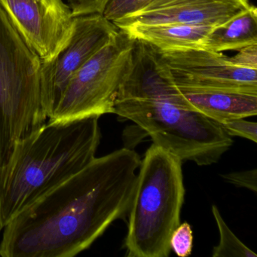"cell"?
Segmentation results:
<instances>
[{"label": "cell", "mask_w": 257, "mask_h": 257, "mask_svg": "<svg viewBox=\"0 0 257 257\" xmlns=\"http://www.w3.org/2000/svg\"><path fill=\"white\" fill-rule=\"evenodd\" d=\"M141 159L131 149L94 158L4 228L3 257H73L128 215Z\"/></svg>", "instance_id": "obj_1"}, {"label": "cell", "mask_w": 257, "mask_h": 257, "mask_svg": "<svg viewBox=\"0 0 257 257\" xmlns=\"http://www.w3.org/2000/svg\"><path fill=\"white\" fill-rule=\"evenodd\" d=\"M178 88L160 50L135 40L113 113L138 124L153 144L182 162L216 163L233 141L219 123L182 107Z\"/></svg>", "instance_id": "obj_2"}, {"label": "cell", "mask_w": 257, "mask_h": 257, "mask_svg": "<svg viewBox=\"0 0 257 257\" xmlns=\"http://www.w3.org/2000/svg\"><path fill=\"white\" fill-rule=\"evenodd\" d=\"M99 117L67 122L46 121L18 141L0 168V222L5 227L46 192L95 158L101 134Z\"/></svg>", "instance_id": "obj_3"}, {"label": "cell", "mask_w": 257, "mask_h": 257, "mask_svg": "<svg viewBox=\"0 0 257 257\" xmlns=\"http://www.w3.org/2000/svg\"><path fill=\"white\" fill-rule=\"evenodd\" d=\"M180 159L153 144L141 160L125 238L129 257H168L184 202Z\"/></svg>", "instance_id": "obj_4"}, {"label": "cell", "mask_w": 257, "mask_h": 257, "mask_svg": "<svg viewBox=\"0 0 257 257\" xmlns=\"http://www.w3.org/2000/svg\"><path fill=\"white\" fill-rule=\"evenodd\" d=\"M42 61L0 8V168L18 141L46 122L42 103Z\"/></svg>", "instance_id": "obj_5"}, {"label": "cell", "mask_w": 257, "mask_h": 257, "mask_svg": "<svg viewBox=\"0 0 257 257\" xmlns=\"http://www.w3.org/2000/svg\"><path fill=\"white\" fill-rule=\"evenodd\" d=\"M135 40L119 30L106 46L75 73L49 121L67 122L113 113Z\"/></svg>", "instance_id": "obj_6"}, {"label": "cell", "mask_w": 257, "mask_h": 257, "mask_svg": "<svg viewBox=\"0 0 257 257\" xmlns=\"http://www.w3.org/2000/svg\"><path fill=\"white\" fill-rule=\"evenodd\" d=\"M119 29L101 14L74 18L65 47L49 61H42L40 86L43 109L50 118L75 73L118 34Z\"/></svg>", "instance_id": "obj_7"}, {"label": "cell", "mask_w": 257, "mask_h": 257, "mask_svg": "<svg viewBox=\"0 0 257 257\" xmlns=\"http://www.w3.org/2000/svg\"><path fill=\"white\" fill-rule=\"evenodd\" d=\"M0 8L42 61L53 59L71 37L74 18L64 0H0Z\"/></svg>", "instance_id": "obj_8"}, {"label": "cell", "mask_w": 257, "mask_h": 257, "mask_svg": "<svg viewBox=\"0 0 257 257\" xmlns=\"http://www.w3.org/2000/svg\"><path fill=\"white\" fill-rule=\"evenodd\" d=\"M161 52L177 85L257 93V70L234 65L222 53L205 49Z\"/></svg>", "instance_id": "obj_9"}, {"label": "cell", "mask_w": 257, "mask_h": 257, "mask_svg": "<svg viewBox=\"0 0 257 257\" xmlns=\"http://www.w3.org/2000/svg\"><path fill=\"white\" fill-rule=\"evenodd\" d=\"M250 6L249 0H150L139 11L112 23L118 28L156 24L216 27Z\"/></svg>", "instance_id": "obj_10"}, {"label": "cell", "mask_w": 257, "mask_h": 257, "mask_svg": "<svg viewBox=\"0 0 257 257\" xmlns=\"http://www.w3.org/2000/svg\"><path fill=\"white\" fill-rule=\"evenodd\" d=\"M177 86V102L180 106L198 112L219 124L257 114V93L191 85Z\"/></svg>", "instance_id": "obj_11"}, {"label": "cell", "mask_w": 257, "mask_h": 257, "mask_svg": "<svg viewBox=\"0 0 257 257\" xmlns=\"http://www.w3.org/2000/svg\"><path fill=\"white\" fill-rule=\"evenodd\" d=\"M213 27L183 24L131 25L118 28L135 40L149 43L162 52L204 49Z\"/></svg>", "instance_id": "obj_12"}, {"label": "cell", "mask_w": 257, "mask_h": 257, "mask_svg": "<svg viewBox=\"0 0 257 257\" xmlns=\"http://www.w3.org/2000/svg\"><path fill=\"white\" fill-rule=\"evenodd\" d=\"M257 44V10L251 5L247 10L221 25L213 27L204 49L217 53L238 51Z\"/></svg>", "instance_id": "obj_13"}, {"label": "cell", "mask_w": 257, "mask_h": 257, "mask_svg": "<svg viewBox=\"0 0 257 257\" xmlns=\"http://www.w3.org/2000/svg\"><path fill=\"white\" fill-rule=\"evenodd\" d=\"M212 213L219 233V243L212 251L213 257H256V254L242 243L231 231L214 204L212 206Z\"/></svg>", "instance_id": "obj_14"}, {"label": "cell", "mask_w": 257, "mask_h": 257, "mask_svg": "<svg viewBox=\"0 0 257 257\" xmlns=\"http://www.w3.org/2000/svg\"><path fill=\"white\" fill-rule=\"evenodd\" d=\"M150 0H109L103 16L112 22L120 20L144 8Z\"/></svg>", "instance_id": "obj_15"}, {"label": "cell", "mask_w": 257, "mask_h": 257, "mask_svg": "<svg viewBox=\"0 0 257 257\" xmlns=\"http://www.w3.org/2000/svg\"><path fill=\"white\" fill-rule=\"evenodd\" d=\"M192 244L193 235L190 225L187 222L180 224L171 234V249L178 256H189L192 253Z\"/></svg>", "instance_id": "obj_16"}, {"label": "cell", "mask_w": 257, "mask_h": 257, "mask_svg": "<svg viewBox=\"0 0 257 257\" xmlns=\"http://www.w3.org/2000/svg\"><path fill=\"white\" fill-rule=\"evenodd\" d=\"M223 130L230 137H240L253 143L257 142V124L246 121L244 118L228 120L220 124Z\"/></svg>", "instance_id": "obj_17"}, {"label": "cell", "mask_w": 257, "mask_h": 257, "mask_svg": "<svg viewBox=\"0 0 257 257\" xmlns=\"http://www.w3.org/2000/svg\"><path fill=\"white\" fill-rule=\"evenodd\" d=\"M73 18L91 14L103 15L109 0H67Z\"/></svg>", "instance_id": "obj_18"}, {"label": "cell", "mask_w": 257, "mask_h": 257, "mask_svg": "<svg viewBox=\"0 0 257 257\" xmlns=\"http://www.w3.org/2000/svg\"><path fill=\"white\" fill-rule=\"evenodd\" d=\"M221 177L225 181L231 183L237 187L246 188L252 192H256V169L240 171V172L228 173V174H222Z\"/></svg>", "instance_id": "obj_19"}, {"label": "cell", "mask_w": 257, "mask_h": 257, "mask_svg": "<svg viewBox=\"0 0 257 257\" xmlns=\"http://www.w3.org/2000/svg\"><path fill=\"white\" fill-rule=\"evenodd\" d=\"M237 52L234 56L228 57L231 64L243 68L257 70V44L246 46Z\"/></svg>", "instance_id": "obj_20"}, {"label": "cell", "mask_w": 257, "mask_h": 257, "mask_svg": "<svg viewBox=\"0 0 257 257\" xmlns=\"http://www.w3.org/2000/svg\"><path fill=\"white\" fill-rule=\"evenodd\" d=\"M3 229H4V227H3L2 223L0 222V232H1Z\"/></svg>", "instance_id": "obj_21"}]
</instances>
